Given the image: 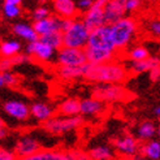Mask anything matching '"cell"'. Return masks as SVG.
Segmentation results:
<instances>
[{"instance_id":"7a4b0ae2","label":"cell","mask_w":160,"mask_h":160,"mask_svg":"<svg viewBox=\"0 0 160 160\" xmlns=\"http://www.w3.org/2000/svg\"><path fill=\"white\" fill-rule=\"evenodd\" d=\"M112 42L115 44L116 51H122L132 43L138 31V22L135 18L124 16L113 23L109 25Z\"/></svg>"},{"instance_id":"277c9868","label":"cell","mask_w":160,"mask_h":160,"mask_svg":"<svg viewBox=\"0 0 160 160\" xmlns=\"http://www.w3.org/2000/svg\"><path fill=\"white\" fill-rule=\"evenodd\" d=\"M90 30L83 23L82 20L72 18L69 26L61 31L62 34V46L67 47H77V48H85L87 44Z\"/></svg>"},{"instance_id":"e0dca14e","label":"cell","mask_w":160,"mask_h":160,"mask_svg":"<svg viewBox=\"0 0 160 160\" xmlns=\"http://www.w3.org/2000/svg\"><path fill=\"white\" fill-rule=\"evenodd\" d=\"M106 109L104 103L97 98L79 100V115L82 116H98Z\"/></svg>"},{"instance_id":"7c38bea8","label":"cell","mask_w":160,"mask_h":160,"mask_svg":"<svg viewBox=\"0 0 160 160\" xmlns=\"http://www.w3.org/2000/svg\"><path fill=\"white\" fill-rule=\"evenodd\" d=\"M35 33L38 34V37L41 35H46L48 33H52V31H61L62 28V18L59 17V16H48L46 18L34 21L33 25Z\"/></svg>"},{"instance_id":"9c48e42d","label":"cell","mask_w":160,"mask_h":160,"mask_svg":"<svg viewBox=\"0 0 160 160\" xmlns=\"http://www.w3.org/2000/svg\"><path fill=\"white\" fill-rule=\"evenodd\" d=\"M26 53L35 58L38 61H50L55 56L56 50L41 39H35L26 46Z\"/></svg>"},{"instance_id":"5bb4252c","label":"cell","mask_w":160,"mask_h":160,"mask_svg":"<svg viewBox=\"0 0 160 160\" xmlns=\"http://www.w3.org/2000/svg\"><path fill=\"white\" fill-rule=\"evenodd\" d=\"M42 148L41 143H39L35 138L33 137H22L14 146V151L16 156L20 159H26L30 155L35 154L37 151H39Z\"/></svg>"},{"instance_id":"1f68e13d","label":"cell","mask_w":160,"mask_h":160,"mask_svg":"<svg viewBox=\"0 0 160 160\" xmlns=\"http://www.w3.org/2000/svg\"><path fill=\"white\" fill-rule=\"evenodd\" d=\"M3 76V82L4 86H9V87H14L18 83V77L16 76L12 70H7V72H2Z\"/></svg>"},{"instance_id":"9a60e30c","label":"cell","mask_w":160,"mask_h":160,"mask_svg":"<svg viewBox=\"0 0 160 160\" xmlns=\"http://www.w3.org/2000/svg\"><path fill=\"white\" fill-rule=\"evenodd\" d=\"M103 14H104V22L111 25L118 18L125 16L124 2L121 0H108L103 8Z\"/></svg>"},{"instance_id":"d590c367","label":"cell","mask_w":160,"mask_h":160,"mask_svg":"<svg viewBox=\"0 0 160 160\" xmlns=\"http://www.w3.org/2000/svg\"><path fill=\"white\" fill-rule=\"evenodd\" d=\"M92 3H94V0H77L76 5H77V9L78 11L85 12V11H87L92 5Z\"/></svg>"},{"instance_id":"484cf974","label":"cell","mask_w":160,"mask_h":160,"mask_svg":"<svg viewBox=\"0 0 160 160\" xmlns=\"http://www.w3.org/2000/svg\"><path fill=\"white\" fill-rule=\"evenodd\" d=\"M156 133H158V129H156L155 124L151 121H145V122H142L137 129V139L142 141V142L152 139L156 135Z\"/></svg>"},{"instance_id":"836d02e7","label":"cell","mask_w":160,"mask_h":160,"mask_svg":"<svg viewBox=\"0 0 160 160\" xmlns=\"http://www.w3.org/2000/svg\"><path fill=\"white\" fill-rule=\"evenodd\" d=\"M50 14H51V12H50L48 8L44 7V5H41V7H38L37 9L34 11V13H33V18H34V21H38V20H42V18L48 17Z\"/></svg>"},{"instance_id":"e575fe53","label":"cell","mask_w":160,"mask_h":160,"mask_svg":"<svg viewBox=\"0 0 160 160\" xmlns=\"http://www.w3.org/2000/svg\"><path fill=\"white\" fill-rule=\"evenodd\" d=\"M14 159H17V156H16L13 151L0 147V160H14Z\"/></svg>"},{"instance_id":"83f0119b","label":"cell","mask_w":160,"mask_h":160,"mask_svg":"<svg viewBox=\"0 0 160 160\" xmlns=\"http://www.w3.org/2000/svg\"><path fill=\"white\" fill-rule=\"evenodd\" d=\"M21 51V44L17 41H4L0 43V56L9 58Z\"/></svg>"},{"instance_id":"603a6c76","label":"cell","mask_w":160,"mask_h":160,"mask_svg":"<svg viewBox=\"0 0 160 160\" xmlns=\"http://www.w3.org/2000/svg\"><path fill=\"white\" fill-rule=\"evenodd\" d=\"M159 62L160 60L158 56H148V58L143 60L132 61V70L134 73H145V72H148L151 68L159 65Z\"/></svg>"},{"instance_id":"74e56055","label":"cell","mask_w":160,"mask_h":160,"mask_svg":"<svg viewBox=\"0 0 160 160\" xmlns=\"http://www.w3.org/2000/svg\"><path fill=\"white\" fill-rule=\"evenodd\" d=\"M150 79L152 82H159L160 79V65H156L154 68H151L150 70Z\"/></svg>"},{"instance_id":"2e32d148","label":"cell","mask_w":160,"mask_h":160,"mask_svg":"<svg viewBox=\"0 0 160 160\" xmlns=\"http://www.w3.org/2000/svg\"><path fill=\"white\" fill-rule=\"evenodd\" d=\"M53 11L61 18H74L78 9L74 0H52Z\"/></svg>"},{"instance_id":"ac0fdd59","label":"cell","mask_w":160,"mask_h":160,"mask_svg":"<svg viewBox=\"0 0 160 160\" xmlns=\"http://www.w3.org/2000/svg\"><path fill=\"white\" fill-rule=\"evenodd\" d=\"M25 160H73V155H72V151L67 152V151H51L41 148Z\"/></svg>"},{"instance_id":"d6a6232c","label":"cell","mask_w":160,"mask_h":160,"mask_svg":"<svg viewBox=\"0 0 160 160\" xmlns=\"http://www.w3.org/2000/svg\"><path fill=\"white\" fill-rule=\"evenodd\" d=\"M142 5V0H125L124 2V9L125 13H133L137 12Z\"/></svg>"},{"instance_id":"8d00e7d4","label":"cell","mask_w":160,"mask_h":160,"mask_svg":"<svg viewBox=\"0 0 160 160\" xmlns=\"http://www.w3.org/2000/svg\"><path fill=\"white\" fill-rule=\"evenodd\" d=\"M150 31H151V34H152L154 37H158L160 35V22L159 20H152L150 23Z\"/></svg>"},{"instance_id":"30bf717a","label":"cell","mask_w":160,"mask_h":160,"mask_svg":"<svg viewBox=\"0 0 160 160\" xmlns=\"http://www.w3.org/2000/svg\"><path fill=\"white\" fill-rule=\"evenodd\" d=\"M115 150L118 155L124 158H135L139 152V142L132 135H124L113 142Z\"/></svg>"},{"instance_id":"ee69618b","label":"cell","mask_w":160,"mask_h":160,"mask_svg":"<svg viewBox=\"0 0 160 160\" xmlns=\"http://www.w3.org/2000/svg\"><path fill=\"white\" fill-rule=\"evenodd\" d=\"M151 2H154V0H151Z\"/></svg>"},{"instance_id":"8fae6325","label":"cell","mask_w":160,"mask_h":160,"mask_svg":"<svg viewBox=\"0 0 160 160\" xmlns=\"http://www.w3.org/2000/svg\"><path fill=\"white\" fill-rule=\"evenodd\" d=\"M83 50H85V55H86V61L89 64L107 62V61L113 60L116 56V51H112L108 48H102V47L86 46Z\"/></svg>"},{"instance_id":"ab89813d","label":"cell","mask_w":160,"mask_h":160,"mask_svg":"<svg viewBox=\"0 0 160 160\" xmlns=\"http://www.w3.org/2000/svg\"><path fill=\"white\" fill-rule=\"evenodd\" d=\"M4 3H8V4H16V5H21L22 0H4Z\"/></svg>"},{"instance_id":"4316f807","label":"cell","mask_w":160,"mask_h":160,"mask_svg":"<svg viewBox=\"0 0 160 160\" xmlns=\"http://www.w3.org/2000/svg\"><path fill=\"white\" fill-rule=\"evenodd\" d=\"M89 158L94 160H111L115 158V151L109 146H97L89 151Z\"/></svg>"},{"instance_id":"6da1fadb","label":"cell","mask_w":160,"mask_h":160,"mask_svg":"<svg viewBox=\"0 0 160 160\" xmlns=\"http://www.w3.org/2000/svg\"><path fill=\"white\" fill-rule=\"evenodd\" d=\"M83 78L94 83H122L128 79V70L117 61L85 64Z\"/></svg>"},{"instance_id":"cb8c5ba5","label":"cell","mask_w":160,"mask_h":160,"mask_svg":"<svg viewBox=\"0 0 160 160\" xmlns=\"http://www.w3.org/2000/svg\"><path fill=\"white\" fill-rule=\"evenodd\" d=\"M13 33L17 37L28 41V42H33V41H35V39H38V34L35 33L34 28L28 25V23L21 22V23H16V25H13Z\"/></svg>"},{"instance_id":"52a82bcc","label":"cell","mask_w":160,"mask_h":160,"mask_svg":"<svg viewBox=\"0 0 160 160\" xmlns=\"http://www.w3.org/2000/svg\"><path fill=\"white\" fill-rule=\"evenodd\" d=\"M91 47H102V48H108L112 51H116L115 44L112 42L111 29L108 23H103L100 26H97L90 30L89 38H87V44ZM117 52V51H116Z\"/></svg>"},{"instance_id":"8992f818","label":"cell","mask_w":160,"mask_h":160,"mask_svg":"<svg viewBox=\"0 0 160 160\" xmlns=\"http://www.w3.org/2000/svg\"><path fill=\"white\" fill-rule=\"evenodd\" d=\"M56 61H58V65H67V67H78L87 62L83 48L67 47V46H62L59 48V52L56 55Z\"/></svg>"},{"instance_id":"d6986e66","label":"cell","mask_w":160,"mask_h":160,"mask_svg":"<svg viewBox=\"0 0 160 160\" xmlns=\"http://www.w3.org/2000/svg\"><path fill=\"white\" fill-rule=\"evenodd\" d=\"M31 61V56L28 53H16L9 58H3L0 56V72H7V70H12L14 67L22 65Z\"/></svg>"},{"instance_id":"7bdbcfd3","label":"cell","mask_w":160,"mask_h":160,"mask_svg":"<svg viewBox=\"0 0 160 160\" xmlns=\"http://www.w3.org/2000/svg\"><path fill=\"white\" fill-rule=\"evenodd\" d=\"M3 128H5V124H4V121H3V118L0 117V129H3Z\"/></svg>"},{"instance_id":"5b68a950","label":"cell","mask_w":160,"mask_h":160,"mask_svg":"<svg viewBox=\"0 0 160 160\" xmlns=\"http://www.w3.org/2000/svg\"><path fill=\"white\" fill-rule=\"evenodd\" d=\"M85 122L82 115L76 116H67V117H55L51 116L48 120L43 121V128L46 132H48L55 135L65 134L69 132H73L78 128H81Z\"/></svg>"},{"instance_id":"60d3db41","label":"cell","mask_w":160,"mask_h":160,"mask_svg":"<svg viewBox=\"0 0 160 160\" xmlns=\"http://www.w3.org/2000/svg\"><path fill=\"white\" fill-rule=\"evenodd\" d=\"M154 115H155L156 117H159V116H160V107H159V106L154 108Z\"/></svg>"},{"instance_id":"b9f144b4","label":"cell","mask_w":160,"mask_h":160,"mask_svg":"<svg viewBox=\"0 0 160 160\" xmlns=\"http://www.w3.org/2000/svg\"><path fill=\"white\" fill-rule=\"evenodd\" d=\"M4 86V82H3V76H2V72H0V89Z\"/></svg>"},{"instance_id":"ba28073f","label":"cell","mask_w":160,"mask_h":160,"mask_svg":"<svg viewBox=\"0 0 160 160\" xmlns=\"http://www.w3.org/2000/svg\"><path fill=\"white\" fill-rule=\"evenodd\" d=\"M108 0H94L92 5L87 11L83 12L82 21L89 30L106 23L104 22V14H103V8H104Z\"/></svg>"},{"instance_id":"4fadbf2b","label":"cell","mask_w":160,"mask_h":160,"mask_svg":"<svg viewBox=\"0 0 160 160\" xmlns=\"http://www.w3.org/2000/svg\"><path fill=\"white\" fill-rule=\"evenodd\" d=\"M4 112L5 113L18 121H25L30 117V107L25 102L21 100H8L4 103Z\"/></svg>"},{"instance_id":"f1b7e54d","label":"cell","mask_w":160,"mask_h":160,"mask_svg":"<svg viewBox=\"0 0 160 160\" xmlns=\"http://www.w3.org/2000/svg\"><path fill=\"white\" fill-rule=\"evenodd\" d=\"M38 39H41L42 42H46L47 44H50L51 47H53L55 50H59L60 47H62V34L61 31H52L46 35H41L38 37Z\"/></svg>"},{"instance_id":"3957f363","label":"cell","mask_w":160,"mask_h":160,"mask_svg":"<svg viewBox=\"0 0 160 160\" xmlns=\"http://www.w3.org/2000/svg\"><path fill=\"white\" fill-rule=\"evenodd\" d=\"M92 98L103 103L129 102L134 98V94L120 83H98L92 89Z\"/></svg>"},{"instance_id":"4dcf8cb0","label":"cell","mask_w":160,"mask_h":160,"mask_svg":"<svg viewBox=\"0 0 160 160\" xmlns=\"http://www.w3.org/2000/svg\"><path fill=\"white\" fill-rule=\"evenodd\" d=\"M3 14L7 18H16L21 14V8H20V5H16V4L4 3L3 4Z\"/></svg>"},{"instance_id":"44dd1931","label":"cell","mask_w":160,"mask_h":160,"mask_svg":"<svg viewBox=\"0 0 160 160\" xmlns=\"http://www.w3.org/2000/svg\"><path fill=\"white\" fill-rule=\"evenodd\" d=\"M143 158L151 159V160H159L160 159V142L148 139L145 141L142 146H139V152Z\"/></svg>"},{"instance_id":"f546056e","label":"cell","mask_w":160,"mask_h":160,"mask_svg":"<svg viewBox=\"0 0 160 160\" xmlns=\"http://www.w3.org/2000/svg\"><path fill=\"white\" fill-rule=\"evenodd\" d=\"M129 59L132 61H137V60H143V59H146L150 56V52L147 48H145V47H142V46H135L133 47V48L129 51Z\"/></svg>"},{"instance_id":"7402d4cb","label":"cell","mask_w":160,"mask_h":160,"mask_svg":"<svg viewBox=\"0 0 160 160\" xmlns=\"http://www.w3.org/2000/svg\"><path fill=\"white\" fill-rule=\"evenodd\" d=\"M30 116H33L35 120L43 122L46 120H48L51 116H53V109L46 103L38 102L30 107Z\"/></svg>"},{"instance_id":"ffe728a7","label":"cell","mask_w":160,"mask_h":160,"mask_svg":"<svg viewBox=\"0 0 160 160\" xmlns=\"http://www.w3.org/2000/svg\"><path fill=\"white\" fill-rule=\"evenodd\" d=\"M83 73H85V64L78 67L59 65L58 68V76L64 81H74V79L83 78Z\"/></svg>"},{"instance_id":"f35d334b","label":"cell","mask_w":160,"mask_h":160,"mask_svg":"<svg viewBox=\"0 0 160 160\" xmlns=\"http://www.w3.org/2000/svg\"><path fill=\"white\" fill-rule=\"evenodd\" d=\"M7 135H8V132H7L5 128H3V129H0V143H2V141H3V139H5Z\"/></svg>"},{"instance_id":"d4e9b609","label":"cell","mask_w":160,"mask_h":160,"mask_svg":"<svg viewBox=\"0 0 160 160\" xmlns=\"http://www.w3.org/2000/svg\"><path fill=\"white\" fill-rule=\"evenodd\" d=\"M58 111L61 116H76L79 115V100L78 99H67L60 103Z\"/></svg>"}]
</instances>
